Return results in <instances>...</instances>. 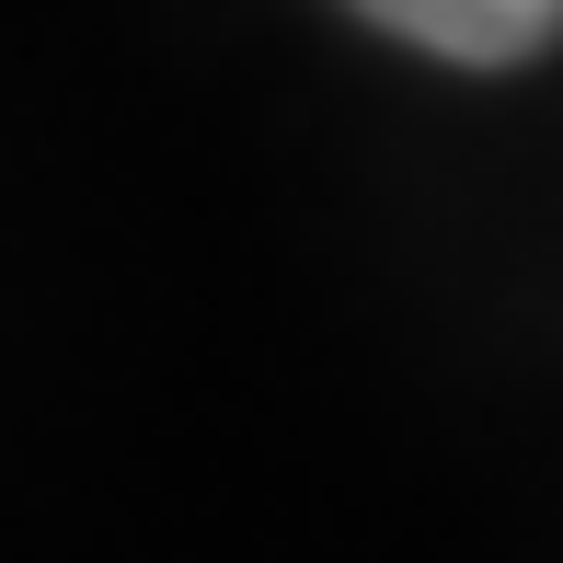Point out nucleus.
<instances>
[{
	"label": "nucleus",
	"instance_id": "1",
	"mask_svg": "<svg viewBox=\"0 0 563 563\" xmlns=\"http://www.w3.org/2000/svg\"><path fill=\"white\" fill-rule=\"evenodd\" d=\"M345 12L438 69H529L563 46V0H345Z\"/></svg>",
	"mask_w": 563,
	"mask_h": 563
}]
</instances>
